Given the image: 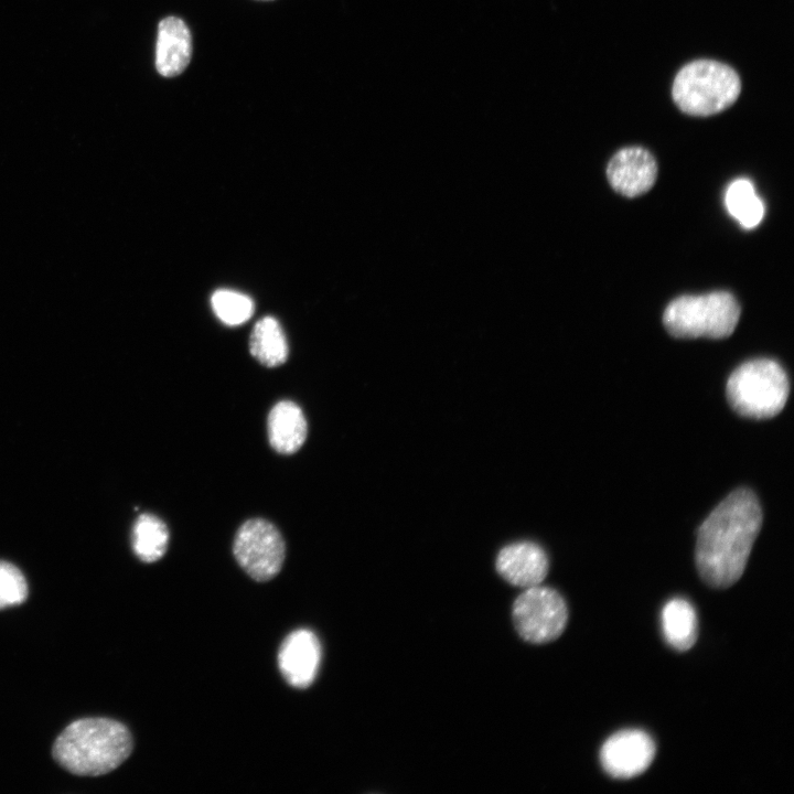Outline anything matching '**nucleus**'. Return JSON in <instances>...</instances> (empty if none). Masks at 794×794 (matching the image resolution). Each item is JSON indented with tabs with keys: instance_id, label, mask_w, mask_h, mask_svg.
Masks as SVG:
<instances>
[{
	"instance_id": "obj_10",
	"label": "nucleus",
	"mask_w": 794,
	"mask_h": 794,
	"mask_svg": "<svg viewBox=\"0 0 794 794\" xmlns=\"http://www.w3.org/2000/svg\"><path fill=\"white\" fill-rule=\"evenodd\" d=\"M657 164L650 151L642 147L619 150L610 160L607 176L611 186L626 197L646 193L654 184Z\"/></svg>"
},
{
	"instance_id": "obj_17",
	"label": "nucleus",
	"mask_w": 794,
	"mask_h": 794,
	"mask_svg": "<svg viewBox=\"0 0 794 794\" xmlns=\"http://www.w3.org/2000/svg\"><path fill=\"white\" fill-rule=\"evenodd\" d=\"M725 204L730 215L748 229L758 226L764 215V205L748 179H737L730 183Z\"/></svg>"
},
{
	"instance_id": "obj_14",
	"label": "nucleus",
	"mask_w": 794,
	"mask_h": 794,
	"mask_svg": "<svg viewBox=\"0 0 794 794\" xmlns=\"http://www.w3.org/2000/svg\"><path fill=\"white\" fill-rule=\"evenodd\" d=\"M662 630L666 642L676 651L693 647L697 640L698 620L691 603L683 598L669 600L662 610Z\"/></svg>"
},
{
	"instance_id": "obj_5",
	"label": "nucleus",
	"mask_w": 794,
	"mask_h": 794,
	"mask_svg": "<svg viewBox=\"0 0 794 794\" xmlns=\"http://www.w3.org/2000/svg\"><path fill=\"white\" fill-rule=\"evenodd\" d=\"M741 309L727 291L701 296H682L665 309L666 330L678 339H725L731 335L739 322Z\"/></svg>"
},
{
	"instance_id": "obj_2",
	"label": "nucleus",
	"mask_w": 794,
	"mask_h": 794,
	"mask_svg": "<svg viewBox=\"0 0 794 794\" xmlns=\"http://www.w3.org/2000/svg\"><path fill=\"white\" fill-rule=\"evenodd\" d=\"M133 748L129 729L112 719L85 718L72 722L55 740L54 760L81 776L107 774L122 764Z\"/></svg>"
},
{
	"instance_id": "obj_6",
	"label": "nucleus",
	"mask_w": 794,
	"mask_h": 794,
	"mask_svg": "<svg viewBox=\"0 0 794 794\" xmlns=\"http://www.w3.org/2000/svg\"><path fill=\"white\" fill-rule=\"evenodd\" d=\"M512 616L518 635L533 644L558 639L566 629L568 609L561 594L552 588H526L514 601Z\"/></svg>"
},
{
	"instance_id": "obj_16",
	"label": "nucleus",
	"mask_w": 794,
	"mask_h": 794,
	"mask_svg": "<svg viewBox=\"0 0 794 794\" xmlns=\"http://www.w3.org/2000/svg\"><path fill=\"white\" fill-rule=\"evenodd\" d=\"M169 544L167 525L152 514L140 515L132 532V547L138 558L144 562H154L162 558Z\"/></svg>"
},
{
	"instance_id": "obj_19",
	"label": "nucleus",
	"mask_w": 794,
	"mask_h": 794,
	"mask_svg": "<svg viewBox=\"0 0 794 794\" xmlns=\"http://www.w3.org/2000/svg\"><path fill=\"white\" fill-rule=\"evenodd\" d=\"M28 597V584L22 572L12 564L0 561V610L18 605Z\"/></svg>"
},
{
	"instance_id": "obj_8",
	"label": "nucleus",
	"mask_w": 794,
	"mask_h": 794,
	"mask_svg": "<svg viewBox=\"0 0 794 794\" xmlns=\"http://www.w3.org/2000/svg\"><path fill=\"white\" fill-rule=\"evenodd\" d=\"M655 752V743L646 732L627 729L605 740L600 750V762L607 774L626 780L644 773Z\"/></svg>"
},
{
	"instance_id": "obj_11",
	"label": "nucleus",
	"mask_w": 794,
	"mask_h": 794,
	"mask_svg": "<svg viewBox=\"0 0 794 794\" xmlns=\"http://www.w3.org/2000/svg\"><path fill=\"white\" fill-rule=\"evenodd\" d=\"M496 570L513 586L530 588L540 584L548 572L544 549L532 541H518L503 547L496 557Z\"/></svg>"
},
{
	"instance_id": "obj_1",
	"label": "nucleus",
	"mask_w": 794,
	"mask_h": 794,
	"mask_svg": "<svg viewBox=\"0 0 794 794\" xmlns=\"http://www.w3.org/2000/svg\"><path fill=\"white\" fill-rule=\"evenodd\" d=\"M762 525L754 493L738 489L722 500L697 532L695 561L701 579L712 588H728L743 575Z\"/></svg>"
},
{
	"instance_id": "obj_7",
	"label": "nucleus",
	"mask_w": 794,
	"mask_h": 794,
	"mask_svg": "<svg viewBox=\"0 0 794 794\" xmlns=\"http://www.w3.org/2000/svg\"><path fill=\"white\" fill-rule=\"evenodd\" d=\"M233 552L242 569L256 581H268L282 568L285 540L278 528L262 518L246 521L237 530Z\"/></svg>"
},
{
	"instance_id": "obj_18",
	"label": "nucleus",
	"mask_w": 794,
	"mask_h": 794,
	"mask_svg": "<svg viewBox=\"0 0 794 794\" xmlns=\"http://www.w3.org/2000/svg\"><path fill=\"white\" fill-rule=\"evenodd\" d=\"M211 303L216 316L227 325H239L254 313V302L248 296L228 289L215 291Z\"/></svg>"
},
{
	"instance_id": "obj_4",
	"label": "nucleus",
	"mask_w": 794,
	"mask_h": 794,
	"mask_svg": "<svg viewBox=\"0 0 794 794\" xmlns=\"http://www.w3.org/2000/svg\"><path fill=\"white\" fill-rule=\"evenodd\" d=\"M790 383L783 367L769 358L748 361L729 376L726 395L730 407L750 419L780 414L788 397Z\"/></svg>"
},
{
	"instance_id": "obj_9",
	"label": "nucleus",
	"mask_w": 794,
	"mask_h": 794,
	"mask_svg": "<svg viewBox=\"0 0 794 794\" xmlns=\"http://www.w3.org/2000/svg\"><path fill=\"white\" fill-rule=\"evenodd\" d=\"M321 644L307 629L296 630L282 642L278 666L286 682L296 688H307L315 679L321 662Z\"/></svg>"
},
{
	"instance_id": "obj_13",
	"label": "nucleus",
	"mask_w": 794,
	"mask_h": 794,
	"mask_svg": "<svg viewBox=\"0 0 794 794\" xmlns=\"http://www.w3.org/2000/svg\"><path fill=\"white\" fill-rule=\"evenodd\" d=\"M269 443L282 454L297 452L305 441L308 426L301 408L293 401L276 404L267 419Z\"/></svg>"
},
{
	"instance_id": "obj_12",
	"label": "nucleus",
	"mask_w": 794,
	"mask_h": 794,
	"mask_svg": "<svg viewBox=\"0 0 794 794\" xmlns=\"http://www.w3.org/2000/svg\"><path fill=\"white\" fill-rule=\"evenodd\" d=\"M192 51V34L182 19L167 17L159 22L155 68L161 76L174 77L185 71Z\"/></svg>"
},
{
	"instance_id": "obj_15",
	"label": "nucleus",
	"mask_w": 794,
	"mask_h": 794,
	"mask_svg": "<svg viewBox=\"0 0 794 794\" xmlns=\"http://www.w3.org/2000/svg\"><path fill=\"white\" fill-rule=\"evenodd\" d=\"M250 354L262 365L276 367L288 357V343L279 322L272 316L261 318L249 337Z\"/></svg>"
},
{
	"instance_id": "obj_3",
	"label": "nucleus",
	"mask_w": 794,
	"mask_h": 794,
	"mask_svg": "<svg viewBox=\"0 0 794 794\" xmlns=\"http://www.w3.org/2000/svg\"><path fill=\"white\" fill-rule=\"evenodd\" d=\"M741 93L738 73L713 60H696L676 74L672 96L685 114L706 117L719 114L734 104Z\"/></svg>"
}]
</instances>
